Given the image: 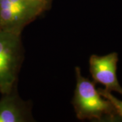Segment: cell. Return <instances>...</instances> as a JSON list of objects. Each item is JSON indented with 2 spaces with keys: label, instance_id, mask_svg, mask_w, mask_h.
Here are the masks:
<instances>
[{
  "label": "cell",
  "instance_id": "6da1fadb",
  "mask_svg": "<svg viewBox=\"0 0 122 122\" xmlns=\"http://www.w3.org/2000/svg\"><path fill=\"white\" fill-rule=\"evenodd\" d=\"M76 87L72 104L76 116L80 120L115 119L117 114L112 103L102 98L96 88V83L84 77L81 69L76 66Z\"/></svg>",
  "mask_w": 122,
  "mask_h": 122
},
{
  "label": "cell",
  "instance_id": "7a4b0ae2",
  "mask_svg": "<svg viewBox=\"0 0 122 122\" xmlns=\"http://www.w3.org/2000/svg\"><path fill=\"white\" fill-rule=\"evenodd\" d=\"M24 59L21 34L0 29V92L9 93L17 86Z\"/></svg>",
  "mask_w": 122,
  "mask_h": 122
},
{
  "label": "cell",
  "instance_id": "3957f363",
  "mask_svg": "<svg viewBox=\"0 0 122 122\" xmlns=\"http://www.w3.org/2000/svg\"><path fill=\"white\" fill-rule=\"evenodd\" d=\"M48 10L40 0H0V29L21 34L26 25Z\"/></svg>",
  "mask_w": 122,
  "mask_h": 122
},
{
  "label": "cell",
  "instance_id": "277c9868",
  "mask_svg": "<svg viewBox=\"0 0 122 122\" xmlns=\"http://www.w3.org/2000/svg\"><path fill=\"white\" fill-rule=\"evenodd\" d=\"M118 54L110 53L99 56L95 54L90 58V72L95 83H100L105 86L107 91H115L122 95V87L117 77Z\"/></svg>",
  "mask_w": 122,
  "mask_h": 122
},
{
  "label": "cell",
  "instance_id": "5b68a950",
  "mask_svg": "<svg viewBox=\"0 0 122 122\" xmlns=\"http://www.w3.org/2000/svg\"><path fill=\"white\" fill-rule=\"evenodd\" d=\"M33 121L28 102L20 98L17 86L10 92L2 94L0 100V122H26Z\"/></svg>",
  "mask_w": 122,
  "mask_h": 122
},
{
  "label": "cell",
  "instance_id": "8992f818",
  "mask_svg": "<svg viewBox=\"0 0 122 122\" xmlns=\"http://www.w3.org/2000/svg\"><path fill=\"white\" fill-rule=\"evenodd\" d=\"M98 91L99 92L101 96L103 98H105L106 99L109 100L112 105H113L115 111L117 112L118 116L121 117L122 118V100H118L117 98H116L115 96L111 94V93L110 92L107 91L105 89L102 88H98L97 89Z\"/></svg>",
  "mask_w": 122,
  "mask_h": 122
},
{
  "label": "cell",
  "instance_id": "52a82bcc",
  "mask_svg": "<svg viewBox=\"0 0 122 122\" xmlns=\"http://www.w3.org/2000/svg\"><path fill=\"white\" fill-rule=\"evenodd\" d=\"M40 1H41L42 2H44V4L48 6L49 9L51 8V5H52V3L53 0H40Z\"/></svg>",
  "mask_w": 122,
  "mask_h": 122
},
{
  "label": "cell",
  "instance_id": "ba28073f",
  "mask_svg": "<svg viewBox=\"0 0 122 122\" xmlns=\"http://www.w3.org/2000/svg\"></svg>",
  "mask_w": 122,
  "mask_h": 122
}]
</instances>
